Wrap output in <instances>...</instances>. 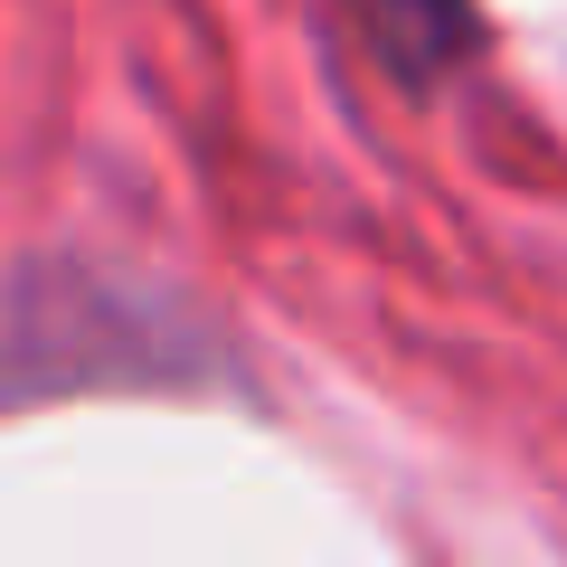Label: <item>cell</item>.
Returning <instances> with one entry per match:
<instances>
[{"label": "cell", "mask_w": 567, "mask_h": 567, "mask_svg": "<svg viewBox=\"0 0 567 567\" xmlns=\"http://www.w3.org/2000/svg\"><path fill=\"white\" fill-rule=\"evenodd\" d=\"M360 20L379 29L398 58H454L464 48V0H360Z\"/></svg>", "instance_id": "6da1fadb"}]
</instances>
